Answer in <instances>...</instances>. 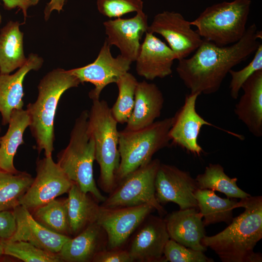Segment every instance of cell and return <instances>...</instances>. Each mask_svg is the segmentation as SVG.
<instances>
[{"mask_svg":"<svg viewBox=\"0 0 262 262\" xmlns=\"http://www.w3.org/2000/svg\"><path fill=\"white\" fill-rule=\"evenodd\" d=\"M262 38V32L253 23L230 45L220 47L203 39L192 56L178 60L177 74L190 93H215L229 71L255 52Z\"/></svg>","mask_w":262,"mask_h":262,"instance_id":"cell-1","label":"cell"},{"mask_svg":"<svg viewBox=\"0 0 262 262\" xmlns=\"http://www.w3.org/2000/svg\"><path fill=\"white\" fill-rule=\"evenodd\" d=\"M239 207L244 211L222 231L205 235L202 244L213 250L223 262H261L262 254L254 249L262 238V197L242 198L236 205Z\"/></svg>","mask_w":262,"mask_h":262,"instance_id":"cell-2","label":"cell"},{"mask_svg":"<svg viewBox=\"0 0 262 262\" xmlns=\"http://www.w3.org/2000/svg\"><path fill=\"white\" fill-rule=\"evenodd\" d=\"M78 79L69 70L58 68L48 72L38 85L36 100L27 105L29 128L39 153L51 156L54 150V123L57 106L63 94L80 84Z\"/></svg>","mask_w":262,"mask_h":262,"instance_id":"cell-3","label":"cell"},{"mask_svg":"<svg viewBox=\"0 0 262 262\" xmlns=\"http://www.w3.org/2000/svg\"><path fill=\"white\" fill-rule=\"evenodd\" d=\"M95 160V142L88 128V111L84 110L75 120L67 146L58 153L57 163L82 191L102 203L106 197L101 194L94 178Z\"/></svg>","mask_w":262,"mask_h":262,"instance_id":"cell-4","label":"cell"},{"mask_svg":"<svg viewBox=\"0 0 262 262\" xmlns=\"http://www.w3.org/2000/svg\"><path fill=\"white\" fill-rule=\"evenodd\" d=\"M117 123L106 101L92 100L88 111V128L94 140L95 160L99 166L98 183L100 189L108 194L116 185L120 164Z\"/></svg>","mask_w":262,"mask_h":262,"instance_id":"cell-5","label":"cell"},{"mask_svg":"<svg viewBox=\"0 0 262 262\" xmlns=\"http://www.w3.org/2000/svg\"><path fill=\"white\" fill-rule=\"evenodd\" d=\"M250 0L223 1L207 7L190 21L205 40L224 47L239 41L246 30Z\"/></svg>","mask_w":262,"mask_h":262,"instance_id":"cell-6","label":"cell"},{"mask_svg":"<svg viewBox=\"0 0 262 262\" xmlns=\"http://www.w3.org/2000/svg\"><path fill=\"white\" fill-rule=\"evenodd\" d=\"M173 117L155 121L149 126L135 131H119L120 164L116 184L130 173L148 164L153 155L169 145V131Z\"/></svg>","mask_w":262,"mask_h":262,"instance_id":"cell-7","label":"cell"},{"mask_svg":"<svg viewBox=\"0 0 262 262\" xmlns=\"http://www.w3.org/2000/svg\"><path fill=\"white\" fill-rule=\"evenodd\" d=\"M161 163L158 159L152 160L129 174L117 182L100 206L113 208L148 204L159 216L166 214L155 196V180Z\"/></svg>","mask_w":262,"mask_h":262,"instance_id":"cell-8","label":"cell"},{"mask_svg":"<svg viewBox=\"0 0 262 262\" xmlns=\"http://www.w3.org/2000/svg\"><path fill=\"white\" fill-rule=\"evenodd\" d=\"M74 183L51 156L36 162V176L19 200V205L31 212L58 196L67 193Z\"/></svg>","mask_w":262,"mask_h":262,"instance_id":"cell-9","label":"cell"},{"mask_svg":"<svg viewBox=\"0 0 262 262\" xmlns=\"http://www.w3.org/2000/svg\"><path fill=\"white\" fill-rule=\"evenodd\" d=\"M169 239L164 218L150 213L132 233L124 248L132 262H166L164 250Z\"/></svg>","mask_w":262,"mask_h":262,"instance_id":"cell-10","label":"cell"},{"mask_svg":"<svg viewBox=\"0 0 262 262\" xmlns=\"http://www.w3.org/2000/svg\"><path fill=\"white\" fill-rule=\"evenodd\" d=\"M111 46L105 40L96 59L85 66L68 70L79 80L81 83H92L95 87L89 94L92 100L99 99L102 90L112 83H116L125 73L128 72L132 63L119 54L113 56Z\"/></svg>","mask_w":262,"mask_h":262,"instance_id":"cell-11","label":"cell"},{"mask_svg":"<svg viewBox=\"0 0 262 262\" xmlns=\"http://www.w3.org/2000/svg\"><path fill=\"white\" fill-rule=\"evenodd\" d=\"M155 211L148 204L113 208L100 206L97 222L106 233L107 249L124 248L140 224Z\"/></svg>","mask_w":262,"mask_h":262,"instance_id":"cell-12","label":"cell"},{"mask_svg":"<svg viewBox=\"0 0 262 262\" xmlns=\"http://www.w3.org/2000/svg\"><path fill=\"white\" fill-rule=\"evenodd\" d=\"M199 95L198 93H190L186 95L183 105L173 116L169 131V136L173 144L199 156L204 151L198 144V138L201 128L205 125L213 127L242 140V135L218 127L198 114L196 106Z\"/></svg>","mask_w":262,"mask_h":262,"instance_id":"cell-13","label":"cell"},{"mask_svg":"<svg viewBox=\"0 0 262 262\" xmlns=\"http://www.w3.org/2000/svg\"><path fill=\"white\" fill-rule=\"evenodd\" d=\"M197 189L196 180L189 172L161 163L155 180V196L161 205L173 202L179 206L180 210L198 209L195 196Z\"/></svg>","mask_w":262,"mask_h":262,"instance_id":"cell-14","label":"cell"},{"mask_svg":"<svg viewBox=\"0 0 262 262\" xmlns=\"http://www.w3.org/2000/svg\"><path fill=\"white\" fill-rule=\"evenodd\" d=\"M191 26L180 13L164 11L154 16L147 32L162 35L179 60L189 57L203 41Z\"/></svg>","mask_w":262,"mask_h":262,"instance_id":"cell-15","label":"cell"},{"mask_svg":"<svg viewBox=\"0 0 262 262\" xmlns=\"http://www.w3.org/2000/svg\"><path fill=\"white\" fill-rule=\"evenodd\" d=\"M147 19V15L141 11L130 18L119 17L104 21L105 40L111 47L116 46L122 56L132 62L135 61L141 37L148 29Z\"/></svg>","mask_w":262,"mask_h":262,"instance_id":"cell-16","label":"cell"},{"mask_svg":"<svg viewBox=\"0 0 262 262\" xmlns=\"http://www.w3.org/2000/svg\"><path fill=\"white\" fill-rule=\"evenodd\" d=\"M175 53L153 33L146 32L136 62L137 74L146 80L164 78L172 73Z\"/></svg>","mask_w":262,"mask_h":262,"instance_id":"cell-17","label":"cell"},{"mask_svg":"<svg viewBox=\"0 0 262 262\" xmlns=\"http://www.w3.org/2000/svg\"><path fill=\"white\" fill-rule=\"evenodd\" d=\"M16 229L9 241H23L47 251L58 254L70 237L53 232L37 222L26 208L18 205L13 210Z\"/></svg>","mask_w":262,"mask_h":262,"instance_id":"cell-18","label":"cell"},{"mask_svg":"<svg viewBox=\"0 0 262 262\" xmlns=\"http://www.w3.org/2000/svg\"><path fill=\"white\" fill-rule=\"evenodd\" d=\"M202 216L195 208L179 210L166 214L164 220L169 238L191 249L205 252L201 243L205 236Z\"/></svg>","mask_w":262,"mask_h":262,"instance_id":"cell-19","label":"cell"},{"mask_svg":"<svg viewBox=\"0 0 262 262\" xmlns=\"http://www.w3.org/2000/svg\"><path fill=\"white\" fill-rule=\"evenodd\" d=\"M43 63L41 57L31 53L25 63L15 73L0 74V113L3 125L8 124L14 110L23 108L24 79L31 70L40 69Z\"/></svg>","mask_w":262,"mask_h":262,"instance_id":"cell-20","label":"cell"},{"mask_svg":"<svg viewBox=\"0 0 262 262\" xmlns=\"http://www.w3.org/2000/svg\"><path fill=\"white\" fill-rule=\"evenodd\" d=\"M164 103L163 94L157 85L146 81L138 82L132 112L124 131L145 128L160 117Z\"/></svg>","mask_w":262,"mask_h":262,"instance_id":"cell-21","label":"cell"},{"mask_svg":"<svg viewBox=\"0 0 262 262\" xmlns=\"http://www.w3.org/2000/svg\"><path fill=\"white\" fill-rule=\"evenodd\" d=\"M107 245L106 233L96 222L70 237L58 254L62 262H93L99 252L107 249Z\"/></svg>","mask_w":262,"mask_h":262,"instance_id":"cell-22","label":"cell"},{"mask_svg":"<svg viewBox=\"0 0 262 262\" xmlns=\"http://www.w3.org/2000/svg\"><path fill=\"white\" fill-rule=\"evenodd\" d=\"M243 94L234 111L238 119L255 137L262 136V70L255 72L243 84Z\"/></svg>","mask_w":262,"mask_h":262,"instance_id":"cell-23","label":"cell"},{"mask_svg":"<svg viewBox=\"0 0 262 262\" xmlns=\"http://www.w3.org/2000/svg\"><path fill=\"white\" fill-rule=\"evenodd\" d=\"M68 193L67 214L70 235L74 236L96 223L100 206L90 194L73 183Z\"/></svg>","mask_w":262,"mask_h":262,"instance_id":"cell-24","label":"cell"},{"mask_svg":"<svg viewBox=\"0 0 262 262\" xmlns=\"http://www.w3.org/2000/svg\"><path fill=\"white\" fill-rule=\"evenodd\" d=\"M30 118L26 110L23 108L13 111L6 133L0 137V169L16 173L14 158L18 147L24 144L23 134L29 127Z\"/></svg>","mask_w":262,"mask_h":262,"instance_id":"cell-25","label":"cell"},{"mask_svg":"<svg viewBox=\"0 0 262 262\" xmlns=\"http://www.w3.org/2000/svg\"><path fill=\"white\" fill-rule=\"evenodd\" d=\"M18 21H9L0 32V74H10L26 62L23 33Z\"/></svg>","mask_w":262,"mask_h":262,"instance_id":"cell-26","label":"cell"},{"mask_svg":"<svg viewBox=\"0 0 262 262\" xmlns=\"http://www.w3.org/2000/svg\"><path fill=\"white\" fill-rule=\"evenodd\" d=\"M195 196L205 227L220 222L230 223L233 218V211L236 208V200L220 197L209 189H197Z\"/></svg>","mask_w":262,"mask_h":262,"instance_id":"cell-27","label":"cell"},{"mask_svg":"<svg viewBox=\"0 0 262 262\" xmlns=\"http://www.w3.org/2000/svg\"><path fill=\"white\" fill-rule=\"evenodd\" d=\"M195 180L198 189L217 191L228 198L242 199L250 196L238 186L237 178L229 177L223 166L218 164H209L204 172L197 175Z\"/></svg>","mask_w":262,"mask_h":262,"instance_id":"cell-28","label":"cell"},{"mask_svg":"<svg viewBox=\"0 0 262 262\" xmlns=\"http://www.w3.org/2000/svg\"><path fill=\"white\" fill-rule=\"evenodd\" d=\"M34 178L26 172L11 173L0 169V211H13Z\"/></svg>","mask_w":262,"mask_h":262,"instance_id":"cell-29","label":"cell"},{"mask_svg":"<svg viewBox=\"0 0 262 262\" xmlns=\"http://www.w3.org/2000/svg\"><path fill=\"white\" fill-rule=\"evenodd\" d=\"M30 212L33 218L46 228L70 237L67 198L54 199Z\"/></svg>","mask_w":262,"mask_h":262,"instance_id":"cell-30","label":"cell"},{"mask_svg":"<svg viewBox=\"0 0 262 262\" xmlns=\"http://www.w3.org/2000/svg\"><path fill=\"white\" fill-rule=\"evenodd\" d=\"M138 82L132 74L127 72L115 83L118 87V94L115 102L111 108V111L118 123H127L132 112L135 91Z\"/></svg>","mask_w":262,"mask_h":262,"instance_id":"cell-31","label":"cell"},{"mask_svg":"<svg viewBox=\"0 0 262 262\" xmlns=\"http://www.w3.org/2000/svg\"><path fill=\"white\" fill-rule=\"evenodd\" d=\"M4 255L25 262H62L58 254L40 248L23 241H0Z\"/></svg>","mask_w":262,"mask_h":262,"instance_id":"cell-32","label":"cell"},{"mask_svg":"<svg viewBox=\"0 0 262 262\" xmlns=\"http://www.w3.org/2000/svg\"><path fill=\"white\" fill-rule=\"evenodd\" d=\"M260 70H262V43L254 52L253 59L247 66L239 70L231 69L229 71L231 76L229 86L230 97L234 99H237L245 82L255 72Z\"/></svg>","mask_w":262,"mask_h":262,"instance_id":"cell-33","label":"cell"},{"mask_svg":"<svg viewBox=\"0 0 262 262\" xmlns=\"http://www.w3.org/2000/svg\"><path fill=\"white\" fill-rule=\"evenodd\" d=\"M164 256L170 262H213L203 252L187 247L169 239L164 248Z\"/></svg>","mask_w":262,"mask_h":262,"instance_id":"cell-34","label":"cell"},{"mask_svg":"<svg viewBox=\"0 0 262 262\" xmlns=\"http://www.w3.org/2000/svg\"><path fill=\"white\" fill-rule=\"evenodd\" d=\"M99 12L109 18L120 17L129 13L143 11L142 0H97Z\"/></svg>","mask_w":262,"mask_h":262,"instance_id":"cell-35","label":"cell"},{"mask_svg":"<svg viewBox=\"0 0 262 262\" xmlns=\"http://www.w3.org/2000/svg\"><path fill=\"white\" fill-rule=\"evenodd\" d=\"M93 262H132L124 248L105 249L99 252Z\"/></svg>","mask_w":262,"mask_h":262,"instance_id":"cell-36","label":"cell"},{"mask_svg":"<svg viewBox=\"0 0 262 262\" xmlns=\"http://www.w3.org/2000/svg\"><path fill=\"white\" fill-rule=\"evenodd\" d=\"M16 229V222L13 211H0V240H8Z\"/></svg>","mask_w":262,"mask_h":262,"instance_id":"cell-37","label":"cell"},{"mask_svg":"<svg viewBox=\"0 0 262 262\" xmlns=\"http://www.w3.org/2000/svg\"><path fill=\"white\" fill-rule=\"evenodd\" d=\"M3 2L5 9L11 10L16 7L20 9L24 15V20L27 16V11L28 8L36 5L40 0H1Z\"/></svg>","mask_w":262,"mask_h":262,"instance_id":"cell-38","label":"cell"},{"mask_svg":"<svg viewBox=\"0 0 262 262\" xmlns=\"http://www.w3.org/2000/svg\"><path fill=\"white\" fill-rule=\"evenodd\" d=\"M66 0H50L47 3L44 10V18L47 20L51 14V13L56 10L59 13L62 10Z\"/></svg>","mask_w":262,"mask_h":262,"instance_id":"cell-39","label":"cell"},{"mask_svg":"<svg viewBox=\"0 0 262 262\" xmlns=\"http://www.w3.org/2000/svg\"><path fill=\"white\" fill-rule=\"evenodd\" d=\"M4 254L3 253V249L2 245L1 244V241L0 240V259L1 258L2 255Z\"/></svg>","mask_w":262,"mask_h":262,"instance_id":"cell-40","label":"cell"},{"mask_svg":"<svg viewBox=\"0 0 262 262\" xmlns=\"http://www.w3.org/2000/svg\"><path fill=\"white\" fill-rule=\"evenodd\" d=\"M1 14L0 13V24L1 23Z\"/></svg>","mask_w":262,"mask_h":262,"instance_id":"cell-41","label":"cell"},{"mask_svg":"<svg viewBox=\"0 0 262 262\" xmlns=\"http://www.w3.org/2000/svg\"></svg>","mask_w":262,"mask_h":262,"instance_id":"cell-42","label":"cell"},{"mask_svg":"<svg viewBox=\"0 0 262 262\" xmlns=\"http://www.w3.org/2000/svg\"></svg>","mask_w":262,"mask_h":262,"instance_id":"cell-43","label":"cell"}]
</instances>
